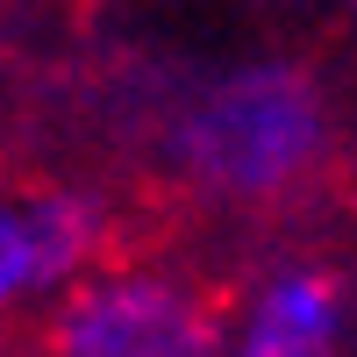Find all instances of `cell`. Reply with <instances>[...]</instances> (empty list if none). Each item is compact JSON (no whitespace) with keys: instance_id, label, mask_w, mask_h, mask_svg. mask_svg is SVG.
I'll use <instances>...</instances> for the list:
<instances>
[{"instance_id":"obj_1","label":"cell","mask_w":357,"mask_h":357,"mask_svg":"<svg viewBox=\"0 0 357 357\" xmlns=\"http://www.w3.org/2000/svg\"><path fill=\"white\" fill-rule=\"evenodd\" d=\"M336 158V100L301 57H229L165 107L158 165L193 200L264 215L301 200Z\"/></svg>"},{"instance_id":"obj_2","label":"cell","mask_w":357,"mask_h":357,"mask_svg":"<svg viewBox=\"0 0 357 357\" xmlns=\"http://www.w3.org/2000/svg\"><path fill=\"white\" fill-rule=\"evenodd\" d=\"M229 293L186 257L122 250L36 314L29 357H229Z\"/></svg>"},{"instance_id":"obj_3","label":"cell","mask_w":357,"mask_h":357,"mask_svg":"<svg viewBox=\"0 0 357 357\" xmlns=\"http://www.w3.org/2000/svg\"><path fill=\"white\" fill-rule=\"evenodd\" d=\"M114 257V207L79 178L15 186L0 207V301L15 314H50Z\"/></svg>"},{"instance_id":"obj_4","label":"cell","mask_w":357,"mask_h":357,"mask_svg":"<svg viewBox=\"0 0 357 357\" xmlns=\"http://www.w3.org/2000/svg\"><path fill=\"white\" fill-rule=\"evenodd\" d=\"M357 293L343 264L286 250L264 257L229 307V357H350Z\"/></svg>"}]
</instances>
